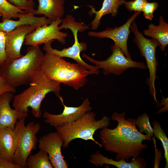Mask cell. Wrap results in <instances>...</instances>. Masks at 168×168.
I'll return each mask as SVG.
<instances>
[{"label": "cell", "mask_w": 168, "mask_h": 168, "mask_svg": "<svg viewBox=\"0 0 168 168\" xmlns=\"http://www.w3.org/2000/svg\"><path fill=\"white\" fill-rule=\"evenodd\" d=\"M126 113L114 112L111 119L116 121L117 126L113 129L104 127L100 132L101 144L105 150L116 154V160L128 161L139 156L148 145L143 143L145 140L151 141L152 138L140 133L136 128V119L125 118Z\"/></svg>", "instance_id": "obj_1"}, {"label": "cell", "mask_w": 168, "mask_h": 168, "mask_svg": "<svg viewBox=\"0 0 168 168\" xmlns=\"http://www.w3.org/2000/svg\"><path fill=\"white\" fill-rule=\"evenodd\" d=\"M40 69L48 80L63 83L77 90L86 83L87 77L96 74L77 63L67 62L63 58L49 53H46L41 61Z\"/></svg>", "instance_id": "obj_2"}, {"label": "cell", "mask_w": 168, "mask_h": 168, "mask_svg": "<svg viewBox=\"0 0 168 168\" xmlns=\"http://www.w3.org/2000/svg\"><path fill=\"white\" fill-rule=\"evenodd\" d=\"M29 85L28 88L14 96L12 106L26 114H28L30 107L33 116L38 118L42 115L41 103L48 93L53 92L58 98L61 96L60 84L47 79L40 68L31 76Z\"/></svg>", "instance_id": "obj_3"}, {"label": "cell", "mask_w": 168, "mask_h": 168, "mask_svg": "<svg viewBox=\"0 0 168 168\" xmlns=\"http://www.w3.org/2000/svg\"><path fill=\"white\" fill-rule=\"evenodd\" d=\"M44 54L39 45L29 46L24 55L7 59L0 66V76L14 88L29 84L33 74L40 69Z\"/></svg>", "instance_id": "obj_4"}, {"label": "cell", "mask_w": 168, "mask_h": 168, "mask_svg": "<svg viewBox=\"0 0 168 168\" xmlns=\"http://www.w3.org/2000/svg\"><path fill=\"white\" fill-rule=\"evenodd\" d=\"M96 116L93 112L88 111L72 122L55 127L56 131L63 139V147L67 148L72 140L80 138L86 141L92 140L102 147L103 145L94 139L93 135L97 130L108 127L110 119L104 115L97 120Z\"/></svg>", "instance_id": "obj_5"}, {"label": "cell", "mask_w": 168, "mask_h": 168, "mask_svg": "<svg viewBox=\"0 0 168 168\" xmlns=\"http://www.w3.org/2000/svg\"><path fill=\"white\" fill-rule=\"evenodd\" d=\"M61 25L59 26L60 30L65 29L70 30L74 38V43L72 46L68 48H64L61 50L53 48L51 46L54 41H50L45 44L43 50L47 53L57 55L61 57H68L75 60L77 63L86 69L95 72L97 75L100 73V71L95 66L86 63L81 58V52L86 50L87 46L86 43L79 42L78 39V32H83L89 29V27L83 22L76 21L71 15H68L62 19ZM55 41V40H54Z\"/></svg>", "instance_id": "obj_6"}, {"label": "cell", "mask_w": 168, "mask_h": 168, "mask_svg": "<svg viewBox=\"0 0 168 168\" xmlns=\"http://www.w3.org/2000/svg\"><path fill=\"white\" fill-rule=\"evenodd\" d=\"M25 118L18 120L15 129L18 137L17 148L15 153L13 162L20 168H27V159L31 151L36 150L38 142L37 134L40 129L39 123L33 121L25 125Z\"/></svg>", "instance_id": "obj_7"}, {"label": "cell", "mask_w": 168, "mask_h": 168, "mask_svg": "<svg viewBox=\"0 0 168 168\" xmlns=\"http://www.w3.org/2000/svg\"><path fill=\"white\" fill-rule=\"evenodd\" d=\"M130 29L134 35V42L139 49L141 56L144 57L146 61V66L149 73V77L147 79L146 82L149 87L150 94L158 104L156 98L155 82L156 79L158 78L156 72L158 65L156 57V49L157 47L159 46V43L155 39H149L144 37L143 34L138 30L134 21L132 23Z\"/></svg>", "instance_id": "obj_8"}, {"label": "cell", "mask_w": 168, "mask_h": 168, "mask_svg": "<svg viewBox=\"0 0 168 168\" xmlns=\"http://www.w3.org/2000/svg\"><path fill=\"white\" fill-rule=\"evenodd\" d=\"M111 55L105 60H96L84 53L83 58L86 59L89 62L95 64L98 69H103L104 75L110 74L119 75L130 68H137L140 69H147V68L143 62L134 61L127 57L120 48L116 44L111 48Z\"/></svg>", "instance_id": "obj_9"}, {"label": "cell", "mask_w": 168, "mask_h": 168, "mask_svg": "<svg viewBox=\"0 0 168 168\" xmlns=\"http://www.w3.org/2000/svg\"><path fill=\"white\" fill-rule=\"evenodd\" d=\"M62 19L53 21L49 25L38 27L26 35L24 44L27 46L40 45L55 40L65 44L68 33L60 31L59 29V26L61 23Z\"/></svg>", "instance_id": "obj_10"}, {"label": "cell", "mask_w": 168, "mask_h": 168, "mask_svg": "<svg viewBox=\"0 0 168 168\" xmlns=\"http://www.w3.org/2000/svg\"><path fill=\"white\" fill-rule=\"evenodd\" d=\"M140 12H135L123 25L114 28L108 27L105 30L100 32L90 31L88 35L92 37L99 39L107 38L112 40L114 43L121 49L127 58H131L127 47V42L131 32L130 26L133 21L140 14Z\"/></svg>", "instance_id": "obj_11"}, {"label": "cell", "mask_w": 168, "mask_h": 168, "mask_svg": "<svg viewBox=\"0 0 168 168\" xmlns=\"http://www.w3.org/2000/svg\"><path fill=\"white\" fill-rule=\"evenodd\" d=\"M63 142V139L56 131L43 136L38 141V148L47 153L54 168L68 167L62 153L61 147Z\"/></svg>", "instance_id": "obj_12"}, {"label": "cell", "mask_w": 168, "mask_h": 168, "mask_svg": "<svg viewBox=\"0 0 168 168\" xmlns=\"http://www.w3.org/2000/svg\"><path fill=\"white\" fill-rule=\"evenodd\" d=\"M59 98L64 107L62 113L54 114L45 111L43 114L45 122L55 128L72 122L86 112L91 110L88 98L84 99L82 104L78 107L66 106L62 97L61 96Z\"/></svg>", "instance_id": "obj_13"}, {"label": "cell", "mask_w": 168, "mask_h": 168, "mask_svg": "<svg viewBox=\"0 0 168 168\" xmlns=\"http://www.w3.org/2000/svg\"><path fill=\"white\" fill-rule=\"evenodd\" d=\"M40 26H41L23 25L11 31L5 32L7 59L14 60L21 57L23 55L21 54V50L26 35Z\"/></svg>", "instance_id": "obj_14"}, {"label": "cell", "mask_w": 168, "mask_h": 168, "mask_svg": "<svg viewBox=\"0 0 168 168\" xmlns=\"http://www.w3.org/2000/svg\"><path fill=\"white\" fill-rule=\"evenodd\" d=\"M14 96L13 93L10 92L0 96V130L6 128L14 129L17 121L28 116V114L11 108L10 103Z\"/></svg>", "instance_id": "obj_15"}, {"label": "cell", "mask_w": 168, "mask_h": 168, "mask_svg": "<svg viewBox=\"0 0 168 168\" xmlns=\"http://www.w3.org/2000/svg\"><path fill=\"white\" fill-rule=\"evenodd\" d=\"M18 137L15 130L6 128L0 130V158L13 162Z\"/></svg>", "instance_id": "obj_16"}, {"label": "cell", "mask_w": 168, "mask_h": 168, "mask_svg": "<svg viewBox=\"0 0 168 168\" xmlns=\"http://www.w3.org/2000/svg\"><path fill=\"white\" fill-rule=\"evenodd\" d=\"M89 162L95 164L96 167L102 166L104 164L111 165L118 168H146V164L144 159L141 157L133 158L130 162L125 160L115 161L112 158H108L97 151L91 155Z\"/></svg>", "instance_id": "obj_17"}, {"label": "cell", "mask_w": 168, "mask_h": 168, "mask_svg": "<svg viewBox=\"0 0 168 168\" xmlns=\"http://www.w3.org/2000/svg\"><path fill=\"white\" fill-rule=\"evenodd\" d=\"M19 18L18 20L16 21L9 19L2 21V22H0V30L5 32H7L23 25L42 26L49 25L52 21L44 16L37 17L35 16L33 14L27 13L23 14Z\"/></svg>", "instance_id": "obj_18"}, {"label": "cell", "mask_w": 168, "mask_h": 168, "mask_svg": "<svg viewBox=\"0 0 168 168\" xmlns=\"http://www.w3.org/2000/svg\"><path fill=\"white\" fill-rule=\"evenodd\" d=\"M125 0H104L102 6L98 11L91 5L88 6L91 8L89 14L91 16L95 15V17L90 24L91 29L96 30L100 24V20L104 15L111 14L112 16L114 17L117 14L119 7L124 4Z\"/></svg>", "instance_id": "obj_19"}, {"label": "cell", "mask_w": 168, "mask_h": 168, "mask_svg": "<svg viewBox=\"0 0 168 168\" xmlns=\"http://www.w3.org/2000/svg\"><path fill=\"white\" fill-rule=\"evenodd\" d=\"M38 15H43L52 21L61 18L65 13L64 0H38Z\"/></svg>", "instance_id": "obj_20"}, {"label": "cell", "mask_w": 168, "mask_h": 168, "mask_svg": "<svg viewBox=\"0 0 168 168\" xmlns=\"http://www.w3.org/2000/svg\"><path fill=\"white\" fill-rule=\"evenodd\" d=\"M143 32L145 35L156 39L159 43L161 51L165 50L168 44V24L162 16L159 17L158 25L150 23L148 25V28L145 29Z\"/></svg>", "instance_id": "obj_21"}, {"label": "cell", "mask_w": 168, "mask_h": 168, "mask_svg": "<svg viewBox=\"0 0 168 168\" xmlns=\"http://www.w3.org/2000/svg\"><path fill=\"white\" fill-rule=\"evenodd\" d=\"M27 168H53L48 154L41 150L34 155L30 154L26 162Z\"/></svg>", "instance_id": "obj_22"}, {"label": "cell", "mask_w": 168, "mask_h": 168, "mask_svg": "<svg viewBox=\"0 0 168 168\" xmlns=\"http://www.w3.org/2000/svg\"><path fill=\"white\" fill-rule=\"evenodd\" d=\"M26 13V11L12 5L7 0H0V15L2 21L12 18H19Z\"/></svg>", "instance_id": "obj_23"}, {"label": "cell", "mask_w": 168, "mask_h": 168, "mask_svg": "<svg viewBox=\"0 0 168 168\" xmlns=\"http://www.w3.org/2000/svg\"><path fill=\"white\" fill-rule=\"evenodd\" d=\"M153 129L154 137L161 141L164 149V157L166 161L165 168L168 167V139L161 128L160 123L157 120L152 122Z\"/></svg>", "instance_id": "obj_24"}, {"label": "cell", "mask_w": 168, "mask_h": 168, "mask_svg": "<svg viewBox=\"0 0 168 168\" xmlns=\"http://www.w3.org/2000/svg\"><path fill=\"white\" fill-rule=\"evenodd\" d=\"M136 126L138 128V131L141 133H144L148 136H153V129L152 127L149 117L146 113L139 116L136 119Z\"/></svg>", "instance_id": "obj_25"}, {"label": "cell", "mask_w": 168, "mask_h": 168, "mask_svg": "<svg viewBox=\"0 0 168 168\" xmlns=\"http://www.w3.org/2000/svg\"><path fill=\"white\" fill-rule=\"evenodd\" d=\"M10 3L26 11L27 13L34 15H38L34 9L35 3L33 1L29 0H7Z\"/></svg>", "instance_id": "obj_26"}, {"label": "cell", "mask_w": 168, "mask_h": 168, "mask_svg": "<svg viewBox=\"0 0 168 168\" xmlns=\"http://www.w3.org/2000/svg\"><path fill=\"white\" fill-rule=\"evenodd\" d=\"M147 2V0H134L125 1L124 4L126 9L130 12L134 11L141 12Z\"/></svg>", "instance_id": "obj_27"}, {"label": "cell", "mask_w": 168, "mask_h": 168, "mask_svg": "<svg viewBox=\"0 0 168 168\" xmlns=\"http://www.w3.org/2000/svg\"><path fill=\"white\" fill-rule=\"evenodd\" d=\"M157 2H148L145 4L142 12L145 17L149 20H152L153 17V14L159 6Z\"/></svg>", "instance_id": "obj_28"}, {"label": "cell", "mask_w": 168, "mask_h": 168, "mask_svg": "<svg viewBox=\"0 0 168 168\" xmlns=\"http://www.w3.org/2000/svg\"><path fill=\"white\" fill-rule=\"evenodd\" d=\"M5 32L0 30V66L7 59Z\"/></svg>", "instance_id": "obj_29"}, {"label": "cell", "mask_w": 168, "mask_h": 168, "mask_svg": "<svg viewBox=\"0 0 168 168\" xmlns=\"http://www.w3.org/2000/svg\"><path fill=\"white\" fill-rule=\"evenodd\" d=\"M16 91V88L9 86L0 76V96L5 92H10L14 93Z\"/></svg>", "instance_id": "obj_30"}, {"label": "cell", "mask_w": 168, "mask_h": 168, "mask_svg": "<svg viewBox=\"0 0 168 168\" xmlns=\"http://www.w3.org/2000/svg\"><path fill=\"white\" fill-rule=\"evenodd\" d=\"M0 168H20L13 162H10L0 158Z\"/></svg>", "instance_id": "obj_31"}, {"label": "cell", "mask_w": 168, "mask_h": 168, "mask_svg": "<svg viewBox=\"0 0 168 168\" xmlns=\"http://www.w3.org/2000/svg\"><path fill=\"white\" fill-rule=\"evenodd\" d=\"M154 144L155 145V152H156V155L155 157V163L154 165V168H159V166L160 165L161 159V157H160V155L161 154H159L160 152V151L158 150L157 148H156V140H155V138L153 137L152 138Z\"/></svg>", "instance_id": "obj_32"}, {"label": "cell", "mask_w": 168, "mask_h": 168, "mask_svg": "<svg viewBox=\"0 0 168 168\" xmlns=\"http://www.w3.org/2000/svg\"><path fill=\"white\" fill-rule=\"evenodd\" d=\"M161 105H164V107L159 110L157 113H161L164 111H166L168 110V98H164L163 96V99L161 100Z\"/></svg>", "instance_id": "obj_33"}, {"label": "cell", "mask_w": 168, "mask_h": 168, "mask_svg": "<svg viewBox=\"0 0 168 168\" xmlns=\"http://www.w3.org/2000/svg\"><path fill=\"white\" fill-rule=\"evenodd\" d=\"M30 0V1H33V0Z\"/></svg>", "instance_id": "obj_34"}]
</instances>
